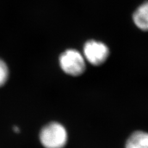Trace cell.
<instances>
[{"label":"cell","instance_id":"cell-1","mask_svg":"<svg viewBox=\"0 0 148 148\" xmlns=\"http://www.w3.org/2000/svg\"><path fill=\"white\" fill-rule=\"evenodd\" d=\"M67 138L66 129L58 122L47 124L40 133V140L45 148H64Z\"/></svg>","mask_w":148,"mask_h":148},{"label":"cell","instance_id":"cell-2","mask_svg":"<svg viewBox=\"0 0 148 148\" xmlns=\"http://www.w3.org/2000/svg\"><path fill=\"white\" fill-rule=\"evenodd\" d=\"M59 61L62 70L69 75L79 76L85 71L84 56L76 49L65 51L60 56Z\"/></svg>","mask_w":148,"mask_h":148},{"label":"cell","instance_id":"cell-3","mask_svg":"<svg viewBox=\"0 0 148 148\" xmlns=\"http://www.w3.org/2000/svg\"><path fill=\"white\" fill-rule=\"evenodd\" d=\"M85 58L93 66H100L107 60L109 49L104 43L95 40L88 41L83 47Z\"/></svg>","mask_w":148,"mask_h":148},{"label":"cell","instance_id":"cell-4","mask_svg":"<svg viewBox=\"0 0 148 148\" xmlns=\"http://www.w3.org/2000/svg\"><path fill=\"white\" fill-rule=\"evenodd\" d=\"M133 21L139 29L148 31V1L138 8L133 16Z\"/></svg>","mask_w":148,"mask_h":148},{"label":"cell","instance_id":"cell-5","mask_svg":"<svg viewBox=\"0 0 148 148\" xmlns=\"http://www.w3.org/2000/svg\"><path fill=\"white\" fill-rule=\"evenodd\" d=\"M125 148H148V133L134 132L127 141Z\"/></svg>","mask_w":148,"mask_h":148},{"label":"cell","instance_id":"cell-6","mask_svg":"<svg viewBox=\"0 0 148 148\" xmlns=\"http://www.w3.org/2000/svg\"><path fill=\"white\" fill-rule=\"evenodd\" d=\"M9 78V69L6 64L0 59V87L6 83Z\"/></svg>","mask_w":148,"mask_h":148},{"label":"cell","instance_id":"cell-7","mask_svg":"<svg viewBox=\"0 0 148 148\" xmlns=\"http://www.w3.org/2000/svg\"><path fill=\"white\" fill-rule=\"evenodd\" d=\"M14 132H15L18 133V132H19V129H18V127H15L14 128Z\"/></svg>","mask_w":148,"mask_h":148}]
</instances>
